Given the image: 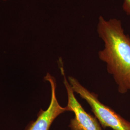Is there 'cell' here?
Returning a JSON list of instances; mask_svg holds the SVG:
<instances>
[{
    "mask_svg": "<svg viewBox=\"0 0 130 130\" xmlns=\"http://www.w3.org/2000/svg\"><path fill=\"white\" fill-rule=\"evenodd\" d=\"M68 79L74 92L88 103L102 127L110 128L113 130H130V121L101 102L97 94L84 87L74 77L69 76Z\"/></svg>",
    "mask_w": 130,
    "mask_h": 130,
    "instance_id": "7a4b0ae2",
    "label": "cell"
},
{
    "mask_svg": "<svg viewBox=\"0 0 130 130\" xmlns=\"http://www.w3.org/2000/svg\"><path fill=\"white\" fill-rule=\"evenodd\" d=\"M122 8L126 14L130 16V0H124Z\"/></svg>",
    "mask_w": 130,
    "mask_h": 130,
    "instance_id": "5b68a950",
    "label": "cell"
},
{
    "mask_svg": "<svg viewBox=\"0 0 130 130\" xmlns=\"http://www.w3.org/2000/svg\"><path fill=\"white\" fill-rule=\"evenodd\" d=\"M98 35L104 42V49L98 52L99 58L107 64L121 94L130 91V37L124 33L121 20L99 18Z\"/></svg>",
    "mask_w": 130,
    "mask_h": 130,
    "instance_id": "6da1fadb",
    "label": "cell"
},
{
    "mask_svg": "<svg viewBox=\"0 0 130 130\" xmlns=\"http://www.w3.org/2000/svg\"><path fill=\"white\" fill-rule=\"evenodd\" d=\"M44 79L48 82L51 86L50 103L46 110L40 109L37 119L31 121L25 130H49L52 124L57 117L65 112L69 111L67 107H62L58 102L56 95V83L55 78L48 73L44 77Z\"/></svg>",
    "mask_w": 130,
    "mask_h": 130,
    "instance_id": "277c9868",
    "label": "cell"
},
{
    "mask_svg": "<svg viewBox=\"0 0 130 130\" xmlns=\"http://www.w3.org/2000/svg\"><path fill=\"white\" fill-rule=\"evenodd\" d=\"M59 66L68 94V104L66 107L69 111L73 112L74 114V117L70 121V129L71 130H103L97 119L86 111L75 98L74 92L66 77L61 59L59 61Z\"/></svg>",
    "mask_w": 130,
    "mask_h": 130,
    "instance_id": "3957f363",
    "label": "cell"
}]
</instances>
